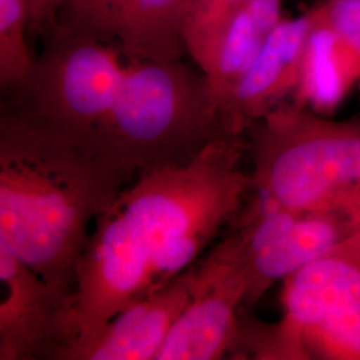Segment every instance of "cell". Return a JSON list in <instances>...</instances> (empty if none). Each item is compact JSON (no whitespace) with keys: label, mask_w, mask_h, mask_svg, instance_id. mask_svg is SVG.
I'll list each match as a JSON object with an SVG mask.
<instances>
[{"label":"cell","mask_w":360,"mask_h":360,"mask_svg":"<svg viewBox=\"0 0 360 360\" xmlns=\"http://www.w3.org/2000/svg\"><path fill=\"white\" fill-rule=\"evenodd\" d=\"M245 150L242 136H220L186 163L142 172L96 218L77 264L58 359L70 360L120 309L190 269L238 217L252 190L251 175L240 169Z\"/></svg>","instance_id":"obj_1"},{"label":"cell","mask_w":360,"mask_h":360,"mask_svg":"<svg viewBox=\"0 0 360 360\" xmlns=\"http://www.w3.org/2000/svg\"><path fill=\"white\" fill-rule=\"evenodd\" d=\"M124 181L89 146L3 111L0 245L38 272L65 315L91 221L115 203Z\"/></svg>","instance_id":"obj_2"},{"label":"cell","mask_w":360,"mask_h":360,"mask_svg":"<svg viewBox=\"0 0 360 360\" xmlns=\"http://www.w3.org/2000/svg\"><path fill=\"white\" fill-rule=\"evenodd\" d=\"M232 135L200 71L183 60L127 62L120 87L90 146L124 180L191 160Z\"/></svg>","instance_id":"obj_3"},{"label":"cell","mask_w":360,"mask_h":360,"mask_svg":"<svg viewBox=\"0 0 360 360\" xmlns=\"http://www.w3.org/2000/svg\"><path fill=\"white\" fill-rule=\"evenodd\" d=\"M255 195L292 212L360 193V119L334 120L284 102L247 131Z\"/></svg>","instance_id":"obj_4"},{"label":"cell","mask_w":360,"mask_h":360,"mask_svg":"<svg viewBox=\"0 0 360 360\" xmlns=\"http://www.w3.org/2000/svg\"><path fill=\"white\" fill-rule=\"evenodd\" d=\"M276 323L240 318L232 355L360 360V230L283 281Z\"/></svg>","instance_id":"obj_5"},{"label":"cell","mask_w":360,"mask_h":360,"mask_svg":"<svg viewBox=\"0 0 360 360\" xmlns=\"http://www.w3.org/2000/svg\"><path fill=\"white\" fill-rule=\"evenodd\" d=\"M120 56L111 43L59 28L15 91L13 111L90 147L120 87Z\"/></svg>","instance_id":"obj_6"},{"label":"cell","mask_w":360,"mask_h":360,"mask_svg":"<svg viewBox=\"0 0 360 360\" xmlns=\"http://www.w3.org/2000/svg\"><path fill=\"white\" fill-rule=\"evenodd\" d=\"M191 10L193 0H65L59 28L116 43L127 62H171L187 53Z\"/></svg>","instance_id":"obj_7"},{"label":"cell","mask_w":360,"mask_h":360,"mask_svg":"<svg viewBox=\"0 0 360 360\" xmlns=\"http://www.w3.org/2000/svg\"><path fill=\"white\" fill-rule=\"evenodd\" d=\"M195 294L155 360H214L232 354L248 292L245 267L223 247L195 266Z\"/></svg>","instance_id":"obj_8"},{"label":"cell","mask_w":360,"mask_h":360,"mask_svg":"<svg viewBox=\"0 0 360 360\" xmlns=\"http://www.w3.org/2000/svg\"><path fill=\"white\" fill-rule=\"evenodd\" d=\"M0 360L55 359L65 307L37 271L0 245Z\"/></svg>","instance_id":"obj_9"},{"label":"cell","mask_w":360,"mask_h":360,"mask_svg":"<svg viewBox=\"0 0 360 360\" xmlns=\"http://www.w3.org/2000/svg\"><path fill=\"white\" fill-rule=\"evenodd\" d=\"M312 23L314 13L309 7L294 18L284 16L272 30L221 108V120L230 134L243 136L257 119L294 96Z\"/></svg>","instance_id":"obj_10"},{"label":"cell","mask_w":360,"mask_h":360,"mask_svg":"<svg viewBox=\"0 0 360 360\" xmlns=\"http://www.w3.org/2000/svg\"><path fill=\"white\" fill-rule=\"evenodd\" d=\"M360 230V193L330 206L296 212L271 243L245 263L251 309L272 284L333 251Z\"/></svg>","instance_id":"obj_11"},{"label":"cell","mask_w":360,"mask_h":360,"mask_svg":"<svg viewBox=\"0 0 360 360\" xmlns=\"http://www.w3.org/2000/svg\"><path fill=\"white\" fill-rule=\"evenodd\" d=\"M196 287L195 267L131 302L70 360H151L166 342Z\"/></svg>","instance_id":"obj_12"},{"label":"cell","mask_w":360,"mask_h":360,"mask_svg":"<svg viewBox=\"0 0 360 360\" xmlns=\"http://www.w3.org/2000/svg\"><path fill=\"white\" fill-rule=\"evenodd\" d=\"M283 4L284 0H245L217 35L191 56L206 77L219 114L272 30L283 19Z\"/></svg>","instance_id":"obj_13"},{"label":"cell","mask_w":360,"mask_h":360,"mask_svg":"<svg viewBox=\"0 0 360 360\" xmlns=\"http://www.w3.org/2000/svg\"><path fill=\"white\" fill-rule=\"evenodd\" d=\"M314 13V23L302 67L294 102L330 116L343 103L355 86L359 71L345 44L334 31Z\"/></svg>","instance_id":"obj_14"},{"label":"cell","mask_w":360,"mask_h":360,"mask_svg":"<svg viewBox=\"0 0 360 360\" xmlns=\"http://www.w3.org/2000/svg\"><path fill=\"white\" fill-rule=\"evenodd\" d=\"M30 13L26 0H0V86L15 91L30 77L37 58L27 43Z\"/></svg>","instance_id":"obj_15"},{"label":"cell","mask_w":360,"mask_h":360,"mask_svg":"<svg viewBox=\"0 0 360 360\" xmlns=\"http://www.w3.org/2000/svg\"><path fill=\"white\" fill-rule=\"evenodd\" d=\"M245 0H193V10L186 30L187 55L202 50L217 35L227 18Z\"/></svg>","instance_id":"obj_16"},{"label":"cell","mask_w":360,"mask_h":360,"mask_svg":"<svg viewBox=\"0 0 360 360\" xmlns=\"http://www.w3.org/2000/svg\"><path fill=\"white\" fill-rule=\"evenodd\" d=\"M309 7L345 44L360 77V0H323Z\"/></svg>","instance_id":"obj_17"},{"label":"cell","mask_w":360,"mask_h":360,"mask_svg":"<svg viewBox=\"0 0 360 360\" xmlns=\"http://www.w3.org/2000/svg\"><path fill=\"white\" fill-rule=\"evenodd\" d=\"M30 27L39 34L51 37L59 30V13L65 0H26Z\"/></svg>","instance_id":"obj_18"},{"label":"cell","mask_w":360,"mask_h":360,"mask_svg":"<svg viewBox=\"0 0 360 360\" xmlns=\"http://www.w3.org/2000/svg\"><path fill=\"white\" fill-rule=\"evenodd\" d=\"M321 1H323V0H311V6L316 4V3H321Z\"/></svg>","instance_id":"obj_19"}]
</instances>
